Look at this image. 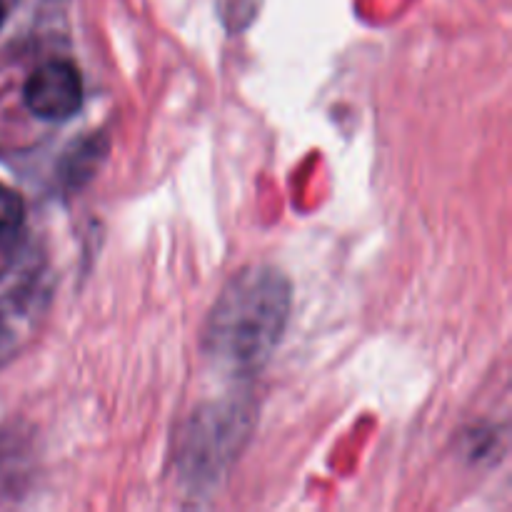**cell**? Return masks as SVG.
<instances>
[{
    "label": "cell",
    "mask_w": 512,
    "mask_h": 512,
    "mask_svg": "<svg viewBox=\"0 0 512 512\" xmlns=\"http://www.w3.org/2000/svg\"><path fill=\"white\" fill-rule=\"evenodd\" d=\"M3 20H5V3L0 0V25H3Z\"/></svg>",
    "instance_id": "obj_4"
},
{
    "label": "cell",
    "mask_w": 512,
    "mask_h": 512,
    "mask_svg": "<svg viewBox=\"0 0 512 512\" xmlns=\"http://www.w3.org/2000/svg\"><path fill=\"white\" fill-rule=\"evenodd\" d=\"M25 220V203L15 190L0 185V235L15 233Z\"/></svg>",
    "instance_id": "obj_3"
},
{
    "label": "cell",
    "mask_w": 512,
    "mask_h": 512,
    "mask_svg": "<svg viewBox=\"0 0 512 512\" xmlns=\"http://www.w3.org/2000/svg\"><path fill=\"white\" fill-rule=\"evenodd\" d=\"M25 105L43 120H68L83 105V78L70 60H48L25 80Z\"/></svg>",
    "instance_id": "obj_2"
},
{
    "label": "cell",
    "mask_w": 512,
    "mask_h": 512,
    "mask_svg": "<svg viewBox=\"0 0 512 512\" xmlns=\"http://www.w3.org/2000/svg\"><path fill=\"white\" fill-rule=\"evenodd\" d=\"M288 313V280L273 268L245 270L230 280L210 313V355L238 373L260 368L283 338Z\"/></svg>",
    "instance_id": "obj_1"
}]
</instances>
